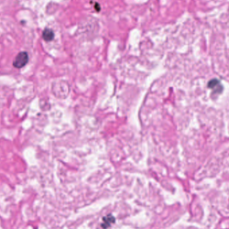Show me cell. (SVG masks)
<instances>
[{
  "label": "cell",
  "mask_w": 229,
  "mask_h": 229,
  "mask_svg": "<svg viewBox=\"0 0 229 229\" xmlns=\"http://www.w3.org/2000/svg\"><path fill=\"white\" fill-rule=\"evenodd\" d=\"M103 223L102 224L101 226L104 229H107L111 226V225L113 223L115 222V218L113 216H112L111 214H109V215L105 216L103 218Z\"/></svg>",
  "instance_id": "2"
},
{
  "label": "cell",
  "mask_w": 229,
  "mask_h": 229,
  "mask_svg": "<svg viewBox=\"0 0 229 229\" xmlns=\"http://www.w3.org/2000/svg\"><path fill=\"white\" fill-rule=\"evenodd\" d=\"M219 85H220V82L217 80V79H212V80H210L209 82L208 87L212 89H216V87H219Z\"/></svg>",
  "instance_id": "4"
},
{
  "label": "cell",
  "mask_w": 229,
  "mask_h": 229,
  "mask_svg": "<svg viewBox=\"0 0 229 229\" xmlns=\"http://www.w3.org/2000/svg\"><path fill=\"white\" fill-rule=\"evenodd\" d=\"M29 56L26 52H20L16 56L13 62V66L16 68H22L28 64Z\"/></svg>",
  "instance_id": "1"
},
{
  "label": "cell",
  "mask_w": 229,
  "mask_h": 229,
  "mask_svg": "<svg viewBox=\"0 0 229 229\" xmlns=\"http://www.w3.org/2000/svg\"><path fill=\"white\" fill-rule=\"evenodd\" d=\"M42 38L46 42H50L55 38V33L51 29L46 28L42 33Z\"/></svg>",
  "instance_id": "3"
}]
</instances>
